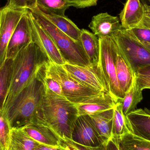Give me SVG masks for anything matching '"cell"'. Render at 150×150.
I'll return each instance as SVG.
<instances>
[{
    "instance_id": "1",
    "label": "cell",
    "mask_w": 150,
    "mask_h": 150,
    "mask_svg": "<svg viewBox=\"0 0 150 150\" xmlns=\"http://www.w3.org/2000/svg\"><path fill=\"white\" fill-rule=\"evenodd\" d=\"M45 64L25 87L5 102L3 111L11 128L36 124L45 91L44 80Z\"/></svg>"
},
{
    "instance_id": "2",
    "label": "cell",
    "mask_w": 150,
    "mask_h": 150,
    "mask_svg": "<svg viewBox=\"0 0 150 150\" xmlns=\"http://www.w3.org/2000/svg\"><path fill=\"white\" fill-rule=\"evenodd\" d=\"M78 116L74 103L53 92L45 85V95L35 125L47 127L61 140H71L74 125Z\"/></svg>"
},
{
    "instance_id": "3",
    "label": "cell",
    "mask_w": 150,
    "mask_h": 150,
    "mask_svg": "<svg viewBox=\"0 0 150 150\" xmlns=\"http://www.w3.org/2000/svg\"><path fill=\"white\" fill-rule=\"evenodd\" d=\"M48 61L33 42L20 50L13 59L12 81L6 102L25 87Z\"/></svg>"
},
{
    "instance_id": "4",
    "label": "cell",
    "mask_w": 150,
    "mask_h": 150,
    "mask_svg": "<svg viewBox=\"0 0 150 150\" xmlns=\"http://www.w3.org/2000/svg\"><path fill=\"white\" fill-rule=\"evenodd\" d=\"M44 30L51 36L66 62L94 68L91 65L80 41H76L54 25L38 8L29 10Z\"/></svg>"
},
{
    "instance_id": "5",
    "label": "cell",
    "mask_w": 150,
    "mask_h": 150,
    "mask_svg": "<svg viewBox=\"0 0 150 150\" xmlns=\"http://www.w3.org/2000/svg\"><path fill=\"white\" fill-rule=\"evenodd\" d=\"M99 44L98 69L109 93L116 102H121L125 94L121 91L116 74L118 48L112 37L98 38Z\"/></svg>"
},
{
    "instance_id": "6",
    "label": "cell",
    "mask_w": 150,
    "mask_h": 150,
    "mask_svg": "<svg viewBox=\"0 0 150 150\" xmlns=\"http://www.w3.org/2000/svg\"><path fill=\"white\" fill-rule=\"evenodd\" d=\"M45 71L59 82L64 97L74 104L105 93L83 84L67 72L61 65L48 61L45 65Z\"/></svg>"
},
{
    "instance_id": "7",
    "label": "cell",
    "mask_w": 150,
    "mask_h": 150,
    "mask_svg": "<svg viewBox=\"0 0 150 150\" xmlns=\"http://www.w3.org/2000/svg\"><path fill=\"white\" fill-rule=\"evenodd\" d=\"M112 37L134 73L150 65V49L134 38L127 30L122 28Z\"/></svg>"
},
{
    "instance_id": "8",
    "label": "cell",
    "mask_w": 150,
    "mask_h": 150,
    "mask_svg": "<svg viewBox=\"0 0 150 150\" xmlns=\"http://www.w3.org/2000/svg\"><path fill=\"white\" fill-rule=\"evenodd\" d=\"M29 14L33 42L49 62L59 65L65 64L67 62L53 40L34 18L29 10Z\"/></svg>"
},
{
    "instance_id": "9",
    "label": "cell",
    "mask_w": 150,
    "mask_h": 150,
    "mask_svg": "<svg viewBox=\"0 0 150 150\" xmlns=\"http://www.w3.org/2000/svg\"><path fill=\"white\" fill-rule=\"evenodd\" d=\"M28 10L13 9L5 6L0 8V66L6 59L7 47L12 34Z\"/></svg>"
},
{
    "instance_id": "10",
    "label": "cell",
    "mask_w": 150,
    "mask_h": 150,
    "mask_svg": "<svg viewBox=\"0 0 150 150\" xmlns=\"http://www.w3.org/2000/svg\"><path fill=\"white\" fill-rule=\"evenodd\" d=\"M71 140L89 147H98L105 144L89 115H79L75 122Z\"/></svg>"
},
{
    "instance_id": "11",
    "label": "cell",
    "mask_w": 150,
    "mask_h": 150,
    "mask_svg": "<svg viewBox=\"0 0 150 150\" xmlns=\"http://www.w3.org/2000/svg\"><path fill=\"white\" fill-rule=\"evenodd\" d=\"M33 42L29 10L23 15L9 41L6 59H14L20 50Z\"/></svg>"
},
{
    "instance_id": "12",
    "label": "cell",
    "mask_w": 150,
    "mask_h": 150,
    "mask_svg": "<svg viewBox=\"0 0 150 150\" xmlns=\"http://www.w3.org/2000/svg\"><path fill=\"white\" fill-rule=\"evenodd\" d=\"M61 66L71 76L83 84L102 92L109 93L98 68H93L73 65L67 62Z\"/></svg>"
},
{
    "instance_id": "13",
    "label": "cell",
    "mask_w": 150,
    "mask_h": 150,
    "mask_svg": "<svg viewBox=\"0 0 150 150\" xmlns=\"http://www.w3.org/2000/svg\"><path fill=\"white\" fill-rule=\"evenodd\" d=\"M116 103L110 93H103L74 104L79 116L92 115L113 109Z\"/></svg>"
},
{
    "instance_id": "14",
    "label": "cell",
    "mask_w": 150,
    "mask_h": 150,
    "mask_svg": "<svg viewBox=\"0 0 150 150\" xmlns=\"http://www.w3.org/2000/svg\"><path fill=\"white\" fill-rule=\"evenodd\" d=\"M89 27L98 38L112 37L122 29L119 18L107 12L99 13L93 16Z\"/></svg>"
},
{
    "instance_id": "15",
    "label": "cell",
    "mask_w": 150,
    "mask_h": 150,
    "mask_svg": "<svg viewBox=\"0 0 150 150\" xmlns=\"http://www.w3.org/2000/svg\"><path fill=\"white\" fill-rule=\"evenodd\" d=\"M130 132L150 142V110L136 109L126 116Z\"/></svg>"
},
{
    "instance_id": "16",
    "label": "cell",
    "mask_w": 150,
    "mask_h": 150,
    "mask_svg": "<svg viewBox=\"0 0 150 150\" xmlns=\"http://www.w3.org/2000/svg\"><path fill=\"white\" fill-rule=\"evenodd\" d=\"M144 8L140 0H127L120 14L122 28L129 30L138 25L143 19Z\"/></svg>"
},
{
    "instance_id": "17",
    "label": "cell",
    "mask_w": 150,
    "mask_h": 150,
    "mask_svg": "<svg viewBox=\"0 0 150 150\" xmlns=\"http://www.w3.org/2000/svg\"><path fill=\"white\" fill-rule=\"evenodd\" d=\"M21 128L30 137L40 144L51 146H60V138L46 126L31 124Z\"/></svg>"
},
{
    "instance_id": "18",
    "label": "cell",
    "mask_w": 150,
    "mask_h": 150,
    "mask_svg": "<svg viewBox=\"0 0 150 150\" xmlns=\"http://www.w3.org/2000/svg\"><path fill=\"white\" fill-rule=\"evenodd\" d=\"M134 73L127 59L118 49L116 60V77L119 87L125 94L131 87Z\"/></svg>"
},
{
    "instance_id": "19",
    "label": "cell",
    "mask_w": 150,
    "mask_h": 150,
    "mask_svg": "<svg viewBox=\"0 0 150 150\" xmlns=\"http://www.w3.org/2000/svg\"><path fill=\"white\" fill-rule=\"evenodd\" d=\"M113 112L114 108L89 115L105 144L112 137Z\"/></svg>"
},
{
    "instance_id": "20",
    "label": "cell",
    "mask_w": 150,
    "mask_h": 150,
    "mask_svg": "<svg viewBox=\"0 0 150 150\" xmlns=\"http://www.w3.org/2000/svg\"><path fill=\"white\" fill-rule=\"evenodd\" d=\"M80 40L91 65L97 68L99 52L98 38L87 30L82 29Z\"/></svg>"
},
{
    "instance_id": "21",
    "label": "cell",
    "mask_w": 150,
    "mask_h": 150,
    "mask_svg": "<svg viewBox=\"0 0 150 150\" xmlns=\"http://www.w3.org/2000/svg\"><path fill=\"white\" fill-rule=\"evenodd\" d=\"M13 59H6L0 66V110L3 111L12 81Z\"/></svg>"
},
{
    "instance_id": "22",
    "label": "cell",
    "mask_w": 150,
    "mask_h": 150,
    "mask_svg": "<svg viewBox=\"0 0 150 150\" xmlns=\"http://www.w3.org/2000/svg\"><path fill=\"white\" fill-rule=\"evenodd\" d=\"M39 144L21 127L11 129L8 150H33Z\"/></svg>"
},
{
    "instance_id": "23",
    "label": "cell",
    "mask_w": 150,
    "mask_h": 150,
    "mask_svg": "<svg viewBox=\"0 0 150 150\" xmlns=\"http://www.w3.org/2000/svg\"><path fill=\"white\" fill-rule=\"evenodd\" d=\"M143 98L142 90L137 83L136 73H134L131 87L126 93L124 98L121 102L123 114L127 116L136 110L137 105L142 100Z\"/></svg>"
},
{
    "instance_id": "24",
    "label": "cell",
    "mask_w": 150,
    "mask_h": 150,
    "mask_svg": "<svg viewBox=\"0 0 150 150\" xmlns=\"http://www.w3.org/2000/svg\"><path fill=\"white\" fill-rule=\"evenodd\" d=\"M44 14L55 26L62 32L75 41H80L81 30L76 26L72 20L65 16Z\"/></svg>"
},
{
    "instance_id": "25",
    "label": "cell",
    "mask_w": 150,
    "mask_h": 150,
    "mask_svg": "<svg viewBox=\"0 0 150 150\" xmlns=\"http://www.w3.org/2000/svg\"><path fill=\"white\" fill-rule=\"evenodd\" d=\"M75 4L68 0H37V8L45 15L64 16L67 9Z\"/></svg>"
},
{
    "instance_id": "26",
    "label": "cell",
    "mask_w": 150,
    "mask_h": 150,
    "mask_svg": "<svg viewBox=\"0 0 150 150\" xmlns=\"http://www.w3.org/2000/svg\"><path fill=\"white\" fill-rule=\"evenodd\" d=\"M129 132L127 117L122 110L121 102H117L114 108L112 137H121Z\"/></svg>"
},
{
    "instance_id": "27",
    "label": "cell",
    "mask_w": 150,
    "mask_h": 150,
    "mask_svg": "<svg viewBox=\"0 0 150 150\" xmlns=\"http://www.w3.org/2000/svg\"><path fill=\"white\" fill-rule=\"evenodd\" d=\"M117 138L128 150H150L149 141L140 138L131 132Z\"/></svg>"
},
{
    "instance_id": "28",
    "label": "cell",
    "mask_w": 150,
    "mask_h": 150,
    "mask_svg": "<svg viewBox=\"0 0 150 150\" xmlns=\"http://www.w3.org/2000/svg\"><path fill=\"white\" fill-rule=\"evenodd\" d=\"M11 128L3 111L0 110V147L8 150Z\"/></svg>"
},
{
    "instance_id": "29",
    "label": "cell",
    "mask_w": 150,
    "mask_h": 150,
    "mask_svg": "<svg viewBox=\"0 0 150 150\" xmlns=\"http://www.w3.org/2000/svg\"><path fill=\"white\" fill-rule=\"evenodd\" d=\"M127 30L142 44L150 45V28L139 24L134 28Z\"/></svg>"
},
{
    "instance_id": "30",
    "label": "cell",
    "mask_w": 150,
    "mask_h": 150,
    "mask_svg": "<svg viewBox=\"0 0 150 150\" xmlns=\"http://www.w3.org/2000/svg\"><path fill=\"white\" fill-rule=\"evenodd\" d=\"M5 6L13 9L26 8L30 10L37 8V0H8Z\"/></svg>"
},
{
    "instance_id": "31",
    "label": "cell",
    "mask_w": 150,
    "mask_h": 150,
    "mask_svg": "<svg viewBox=\"0 0 150 150\" xmlns=\"http://www.w3.org/2000/svg\"><path fill=\"white\" fill-rule=\"evenodd\" d=\"M60 145L66 150H105V144L98 147H89L79 144L69 139L61 140Z\"/></svg>"
},
{
    "instance_id": "32",
    "label": "cell",
    "mask_w": 150,
    "mask_h": 150,
    "mask_svg": "<svg viewBox=\"0 0 150 150\" xmlns=\"http://www.w3.org/2000/svg\"><path fill=\"white\" fill-rule=\"evenodd\" d=\"M44 80L46 86L49 90L57 95L64 97L62 87L60 84L56 79L47 74L45 71V66L44 72Z\"/></svg>"
},
{
    "instance_id": "33",
    "label": "cell",
    "mask_w": 150,
    "mask_h": 150,
    "mask_svg": "<svg viewBox=\"0 0 150 150\" xmlns=\"http://www.w3.org/2000/svg\"><path fill=\"white\" fill-rule=\"evenodd\" d=\"M105 145V150H128L123 146L117 137H111Z\"/></svg>"
},
{
    "instance_id": "34",
    "label": "cell",
    "mask_w": 150,
    "mask_h": 150,
    "mask_svg": "<svg viewBox=\"0 0 150 150\" xmlns=\"http://www.w3.org/2000/svg\"><path fill=\"white\" fill-rule=\"evenodd\" d=\"M137 83L142 90L150 89V76L138 74L136 73Z\"/></svg>"
},
{
    "instance_id": "35",
    "label": "cell",
    "mask_w": 150,
    "mask_h": 150,
    "mask_svg": "<svg viewBox=\"0 0 150 150\" xmlns=\"http://www.w3.org/2000/svg\"><path fill=\"white\" fill-rule=\"evenodd\" d=\"M144 16L140 24L150 29V7L146 4H143Z\"/></svg>"
},
{
    "instance_id": "36",
    "label": "cell",
    "mask_w": 150,
    "mask_h": 150,
    "mask_svg": "<svg viewBox=\"0 0 150 150\" xmlns=\"http://www.w3.org/2000/svg\"><path fill=\"white\" fill-rule=\"evenodd\" d=\"M98 0H77L76 8H84L94 6L97 4Z\"/></svg>"
},
{
    "instance_id": "37",
    "label": "cell",
    "mask_w": 150,
    "mask_h": 150,
    "mask_svg": "<svg viewBox=\"0 0 150 150\" xmlns=\"http://www.w3.org/2000/svg\"><path fill=\"white\" fill-rule=\"evenodd\" d=\"M33 150H66L62 146H51L40 144Z\"/></svg>"
},
{
    "instance_id": "38",
    "label": "cell",
    "mask_w": 150,
    "mask_h": 150,
    "mask_svg": "<svg viewBox=\"0 0 150 150\" xmlns=\"http://www.w3.org/2000/svg\"><path fill=\"white\" fill-rule=\"evenodd\" d=\"M136 74L150 76V65L139 69L137 72Z\"/></svg>"
},
{
    "instance_id": "39",
    "label": "cell",
    "mask_w": 150,
    "mask_h": 150,
    "mask_svg": "<svg viewBox=\"0 0 150 150\" xmlns=\"http://www.w3.org/2000/svg\"><path fill=\"white\" fill-rule=\"evenodd\" d=\"M68 1L74 4L75 7H77V0H68Z\"/></svg>"
},
{
    "instance_id": "40",
    "label": "cell",
    "mask_w": 150,
    "mask_h": 150,
    "mask_svg": "<svg viewBox=\"0 0 150 150\" xmlns=\"http://www.w3.org/2000/svg\"><path fill=\"white\" fill-rule=\"evenodd\" d=\"M144 45L146 46L147 47H148V48H149V49H150V45H144Z\"/></svg>"
},
{
    "instance_id": "41",
    "label": "cell",
    "mask_w": 150,
    "mask_h": 150,
    "mask_svg": "<svg viewBox=\"0 0 150 150\" xmlns=\"http://www.w3.org/2000/svg\"><path fill=\"white\" fill-rule=\"evenodd\" d=\"M147 1H148V3H149V4H148V5H149V6L150 7V0H147Z\"/></svg>"
},
{
    "instance_id": "42",
    "label": "cell",
    "mask_w": 150,
    "mask_h": 150,
    "mask_svg": "<svg viewBox=\"0 0 150 150\" xmlns=\"http://www.w3.org/2000/svg\"><path fill=\"white\" fill-rule=\"evenodd\" d=\"M0 150H4L3 149H2V148H1V147H0Z\"/></svg>"
}]
</instances>
